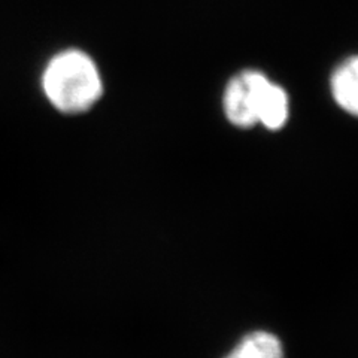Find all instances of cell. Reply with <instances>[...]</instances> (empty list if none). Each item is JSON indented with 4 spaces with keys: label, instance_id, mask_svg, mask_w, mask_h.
Returning <instances> with one entry per match:
<instances>
[{
    "label": "cell",
    "instance_id": "277c9868",
    "mask_svg": "<svg viewBox=\"0 0 358 358\" xmlns=\"http://www.w3.org/2000/svg\"><path fill=\"white\" fill-rule=\"evenodd\" d=\"M330 85L334 102L350 115L358 118V55L338 66Z\"/></svg>",
    "mask_w": 358,
    "mask_h": 358
},
{
    "label": "cell",
    "instance_id": "3957f363",
    "mask_svg": "<svg viewBox=\"0 0 358 358\" xmlns=\"http://www.w3.org/2000/svg\"><path fill=\"white\" fill-rule=\"evenodd\" d=\"M222 358H285V350L275 333L254 330L243 334Z\"/></svg>",
    "mask_w": 358,
    "mask_h": 358
},
{
    "label": "cell",
    "instance_id": "5b68a950",
    "mask_svg": "<svg viewBox=\"0 0 358 358\" xmlns=\"http://www.w3.org/2000/svg\"><path fill=\"white\" fill-rule=\"evenodd\" d=\"M289 103L288 96L282 87L273 83L268 84L259 115V124L268 130H279L285 126L288 120Z\"/></svg>",
    "mask_w": 358,
    "mask_h": 358
},
{
    "label": "cell",
    "instance_id": "7a4b0ae2",
    "mask_svg": "<svg viewBox=\"0 0 358 358\" xmlns=\"http://www.w3.org/2000/svg\"><path fill=\"white\" fill-rule=\"evenodd\" d=\"M272 81L264 73L245 71L229 83L222 99L227 120L241 129L259 124L260 108L266 90Z\"/></svg>",
    "mask_w": 358,
    "mask_h": 358
},
{
    "label": "cell",
    "instance_id": "6da1fadb",
    "mask_svg": "<svg viewBox=\"0 0 358 358\" xmlns=\"http://www.w3.org/2000/svg\"><path fill=\"white\" fill-rule=\"evenodd\" d=\"M42 88L55 109L73 115L96 105L103 83L92 57L80 50H66L45 67Z\"/></svg>",
    "mask_w": 358,
    "mask_h": 358
}]
</instances>
